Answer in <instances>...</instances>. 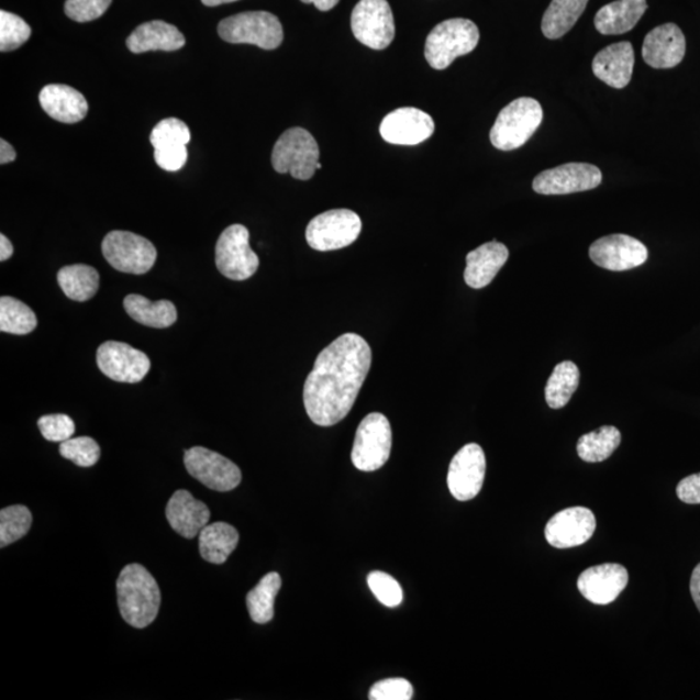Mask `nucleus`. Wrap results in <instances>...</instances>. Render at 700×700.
<instances>
[{
    "instance_id": "obj_1",
    "label": "nucleus",
    "mask_w": 700,
    "mask_h": 700,
    "mask_svg": "<svg viewBox=\"0 0 700 700\" xmlns=\"http://www.w3.org/2000/svg\"><path fill=\"white\" fill-rule=\"evenodd\" d=\"M371 359L370 345L357 334H344L320 353L304 386V405L313 423L330 427L349 414Z\"/></svg>"
},
{
    "instance_id": "obj_2",
    "label": "nucleus",
    "mask_w": 700,
    "mask_h": 700,
    "mask_svg": "<svg viewBox=\"0 0 700 700\" xmlns=\"http://www.w3.org/2000/svg\"><path fill=\"white\" fill-rule=\"evenodd\" d=\"M119 609L129 625L143 630L155 622L162 591L146 568L133 563L122 569L118 580Z\"/></svg>"
},
{
    "instance_id": "obj_3",
    "label": "nucleus",
    "mask_w": 700,
    "mask_h": 700,
    "mask_svg": "<svg viewBox=\"0 0 700 700\" xmlns=\"http://www.w3.org/2000/svg\"><path fill=\"white\" fill-rule=\"evenodd\" d=\"M480 40L479 27L467 19H451L432 29L425 41L424 56L431 67L444 70L457 59L474 52Z\"/></svg>"
},
{
    "instance_id": "obj_4",
    "label": "nucleus",
    "mask_w": 700,
    "mask_h": 700,
    "mask_svg": "<svg viewBox=\"0 0 700 700\" xmlns=\"http://www.w3.org/2000/svg\"><path fill=\"white\" fill-rule=\"evenodd\" d=\"M543 119V107L536 99H515L498 114L490 130V142L501 151L521 148L536 133Z\"/></svg>"
},
{
    "instance_id": "obj_5",
    "label": "nucleus",
    "mask_w": 700,
    "mask_h": 700,
    "mask_svg": "<svg viewBox=\"0 0 700 700\" xmlns=\"http://www.w3.org/2000/svg\"><path fill=\"white\" fill-rule=\"evenodd\" d=\"M271 164L280 175L290 173L295 179L308 180L322 169L319 143L305 129H288L274 146Z\"/></svg>"
},
{
    "instance_id": "obj_6",
    "label": "nucleus",
    "mask_w": 700,
    "mask_h": 700,
    "mask_svg": "<svg viewBox=\"0 0 700 700\" xmlns=\"http://www.w3.org/2000/svg\"><path fill=\"white\" fill-rule=\"evenodd\" d=\"M220 37L229 43H245L263 49H276L284 42L285 33L276 14L265 11L243 12L222 20Z\"/></svg>"
},
{
    "instance_id": "obj_7",
    "label": "nucleus",
    "mask_w": 700,
    "mask_h": 700,
    "mask_svg": "<svg viewBox=\"0 0 700 700\" xmlns=\"http://www.w3.org/2000/svg\"><path fill=\"white\" fill-rule=\"evenodd\" d=\"M392 429L388 418L371 413L359 423L352 462L359 471L373 473L385 466L391 456Z\"/></svg>"
},
{
    "instance_id": "obj_8",
    "label": "nucleus",
    "mask_w": 700,
    "mask_h": 700,
    "mask_svg": "<svg viewBox=\"0 0 700 700\" xmlns=\"http://www.w3.org/2000/svg\"><path fill=\"white\" fill-rule=\"evenodd\" d=\"M363 230L359 215L349 209H332L314 216L307 227V242L315 251L329 252L349 247Z\"/></svg>"
},
{
    "instance_id": "obj_9",
    "label": "nucleus",
    "mask_w": 700,
    "mask_h": 700,
    "mask_svg": "<svg viewBox=\"0 0 700 700\" xmlns=\"http://www.w3.org/2000/svg\"><path fill=\"white\" fill-rule=\"evenodd\" d=\"M102 252L112 268L134 276H142L153 269L157 258L153 243L129 231H112L108 234Z\"/></svg>"
},
{
    "instance_id": "obj_10",
    "label": "nucleus",
    "mask_w": 700,
    "mask_h": 700,
    "mask_svg": "<svg viewBox=\"0 0 700 700\" xmlns=\"http://www.w3.org/2000/svg\"><path fill=\"white\" fill-rule=\"evenodd\" d=\"M215 265L223 277L247 280L255 276L259 259L249 245V231L243 225H231L215 245Z\"/></svg>"
},
{
    "instance_id": "obj_11",
    "label": "nucleus",
    "mask_w": 700,
    "mask_h": 700,
    "mask_svg": "<svg viewBox=\"0 0 700 700\" xmlns=\"http://www.w3.org/2000/svg\"><path fill=\"white\" fill-rule=\"evenodd\" d=\"M351 25L356 40L373 49H386L395 40V19L387 0H359Z\"/></svg>"
},
{
    "instance_id": "obj_12",
    "label": "nucleus",
    "mask_w": 700,
    "mask_h": 700,
    "mask_svg": "<svg viewBox=\"0 0 700 700\" xmlns=\"http://www.w3.org/2000/svg\"><path fill=\"white\" fill-rule=\"evenodd\" d=\"M185 466L193 479L216 492H230L242 481L241 468L234 462L203 446L185 452Z\"/></svg>"
},
{
    "instance_id": "obj_13",
    "label": "nucleus",
    "mask_w": 700,
    "mask_h": 700,
    "mask_svg": "<svg viewBox=\"0 0 700 700\" xmlns=\"http://www.w3.org/2000/svg\"><path fill=\"white\" fill-rule=\"evenodd\" d=\"M487 459L478 444H467L454 456L447 473V487L458 501H470L485 485Z\"/></svg>"
},
{
    "instance_id": "obj_14",
    "label": "nucleus",
    "mask_w": 700,
    "mask_h": 700,
    "mask_svg": "<svg viewBox=\"0 0 700 700\" xmlns=\"http://www.w3.org/2000/svg\"><path fill=\"white\" fill-rule=\"evenodd\" d=\"M602 184V171L596 165L569 163L548 169L533 180L540 195H568L595 190Z\"/></svg>"
},
{
    "instance_id": "obj_15",
    "label": "nucleus",
    "mask_w": 700,
    "mask_h": 700,
    "mask_svg": "<svg viewBox=\"0 0 700 700\" xmlns=\"http://www.w3.org/2000/svg\"><path fill=\"white\" fill-rule=\"evenodd\" d=\"M97 364L105 377L120 382H140L151 369L146 353L120 342L100 345Z\"/></svg>"
},
{
    "instance_id": "obj_16",
    "label": "nucleus",
    "mask_w": 700,
    "mask_h": 700,
    "mask_svg": "<svg viewBox=\"0 0 700 700\" xmlns=\"http://www.w3.org/2000/svg\"><path fill=\"white\" fill-rule=\"evenodd\" d=\"M591 262L611 271H625L647 262L648 251L636 237L615 234L601 237L590 245Z\"/></svg>"
},
{
    "instance_id": "obj_17",
    "label": "nucleus",
    "mask_w": 700,
    "mask_h": 700,
    "mask_svg": "<svg viewBox=\"0 0 700 700\" xmlns=\"http://www.w3.org/2000/svg\"><path fill=\"white\" fill-rule=\"evenodd\" d=\"M597 522L593 511L569 508L559 511L546 524L547 543L557 548H571L588 543L595 535Z\"/></svg>"
},
{
    "instance_id": "obj_18",
    "label": "nucleus",
    "mask_w": 700,
    "mask_h": 700,
    "mask_svg": "<svg viewBox=\"0 0 700 700\" xmlns=\"http://www.w3.org/2000/svg\"><path fill=\"white\" fill-rule=\"evenodd\" d=\"M435 132L431 115L416 108H399L386 115L380 124L381 138L399 146H415Z\"/></svg>"
},
{
    "instance_id": "obj_19",
    "label": "nucleus",
    "mask_w": 700,
    "mask_h": 700,
    "mask_svg": "<svg viewBox=\"0 0 700 700\" xmlns=\"http://www.w3.org/2000/svg\"><path fill=\"white\" fill-rule=\"evenodd\" d=\"M630 581L626 568L618 563H604V565L590 567L584 571L577 588L584 598L595 604H610L622 595Z\"/></svg>"
},
{
    "instance_id": "obj_20",
    "label": "nucleus",
    "mask_w": 700,
    "mask_h": 700,
    "mask_svg": "<svg viewBox=\"0 0 700 700\" xmlns=\"http://www.w3.org/2000/svg\"><path fill=\"white\" fill-rule=\"evenodd\" d=\"M687 54V40L680 27L669 23L656 26L646 35L642 57L649 67L670 69L677 67Z\"/></svg>"
},
{
    "instance_id": "obj_21",
    "label": "nucleus",
    "mask_w": 700,
    "mask_h": 700,
    "mask_svg": "<svg viewBox=\"0 0 700 700\" xmlns=\"http://www.w3.org/2000/svg\"><path fill=\"white\" fill-rule=\"evenodd\" d=\"M166 519L178 535L192 540L208 525L211 510L204 502L198 501L189 490L180 489L166 504Z\"/></svg>"
},
{
    "instance_id": "obj_22",
    "label": "nucleus",
    "mask_w": 700,
    "mask_h": 700,
    "mask_svg": "<svg viewBox=\"0 0 700 700\" xmlns=\"http://www.w3.org/2000/svg\"><path fill=\"white\" fill-rule=\"evenodd\" d=\"M634 67L632 43L619 42L599 52L593 60V74L613 89L630 85Z\"/></svg>"
},
{
    "instance_id": "obj_23",
    "label": "nucleus",
    "mask_w": 700,
    "mask_h": 700,
    "mask_svg": "<svg viewBox=\"0 0 700 700\" xmlns=\"http://www.w3.org/2000/svg\"><path fill=\"white\" fill-rule=\"evenodd\" d=\"M40 104L49 118L64 124H76L89 112L88 100L67 85L45 86L40 92Z\"/></svg>"
},
{
    "instance_id": "obj_24",
    "label": "nucleus",
    "mask_w": 700,
    "mask_h": 700,
    "mask_svg": "<svg viewBox=\"0 0 700 700\" xmlns=\"http://www.w3.org/2000/svg\"><path fill=\"white\" fill-rule=\"evenodd\" d=\"M508 259L507 245L496 241L480 245L466 257V285L475 290L489 286Z\"/></svg>"
},
{
    "instance_id": "obj_25",
    "label": "nucleus",
    "mask_w": 700,
    "mask_h": 700,
    "mask_svg": "<svg viewBox=\"0 0 700 700\" xmlns=\"http://www.w3.org/2000/svg\"><path fill=\"white\" fill-rule=\"evenodd\" d=\"M133 54L177 52L186 45L185 35L175 25L162 20L148 21L135 29L126 41Z\"/></svg>"
},
{
    "instance_id": "obj_26",
    "label": "nucleus",
    "mask_w": 700,
    "mask_h": 700,
    "mask_svg": "<svg viewBox=\"0 0 700 700\" xmlns=\"http://www.w3.org/2000/svg\"><path fill=\"white\" fill-rule=\"evenodd\" d=\"M647 10L646 0H616L598 11L595 25L603 35L631 32Z\"/></svg>"
},
{
    "instance_id": "obj_27",
    "label": "nucleus",
    "mask_w": 700,
    "mask_h": 700,
    "mask_svg": "<svg viewBox=\"0 0 700 700\" xmlns=\"http://www.w3.org/2000/svg\"><path fill=\"white\" fill-rule=\"evenodd\" d=\"M240 544V533L233 525L219 522L205 525L199 533L201 558L213 565H223Z\"/></svg>"
},
{
    "instance_id": "obj_28",
    "label": "nucleus",
    "mask_w": 700,
    "mask_h": 700,
    "mask_svg": "<svg viewBox=\"0 0 700 700\" xmlns=\"http://www.w3.org/2000/svg\"><path fill=\"white\" fill-rule=\"evenodd\" d=\"M126 313L135 322L154 329L173 326L177 321V309L171 301H149L141 295H129L124 300Z\"/></svg>"
},
{
    "instance_id": "obj_29",
    "label": "nucleus",
    "mask_w": 700,
    "mask_h": 700,
    "mask_svg": "<svg viewBox=\"0 0 700 700\" xmlns=\"http://www.w3.org/2000/svg\"><path fill=\"white\" fill-rule=\"evenodd\" d=\"M589 0H553L545 11L541 29L548 40H559L571 31L586 11Z\"/></svg>"
},
{
    "instance_id": "obj_30",
    "label": "nucleus",
    "mask_w": 700,
    "mask_h": 700,
    "mask_svg": "<svg viewBox=\"0 0 700 700\" xmlns=\"http://www.w3.org/2000/svg\"><path fill=\"white\" fill-rule=\"evenodd\" d=\"M57 281L68 299L75 301H88L99 290V273L92 266L78 264L64 266L57 273Z\"/></svg>"
},
{
    "instance_id": "obj_31",
    "label": "nucleus",
    "mask_w": 700,
    "mask_h": 700,
    "mask_svg": "<svg viewBox=\"0 0 700 700\" xmlns=\"http://www.w3.org/2000/svg\"><path fill=\"white\" fill-rule=\"evenodd\" d=\"M580 385V370L571 360H565L557 366L548 378L545 388V399L552 409H562L573 399Z\"/></svg>"
},
{
    "instance_id": "obj_32",
    "label": "nucleus",
    "mask_w": 700,
    "mask_h": 700,
    "mask_svg": "<svg viewBox=\"0 0 700 700\" xmlns=\"http://www.w3.org/2000/svg\"><path fill=\"white\" fill-rule=\"evenodd\" d=\"M620 443H622V433L612 425H604L581 436L577 443V453L582 460L597 464L610 458Z\"/></svg>"
},
{
    "instance_id": "obj_33",
    "label": "nucleus",
    "mask_w": 700,
    "mask_h": 700,
    "mask_svg": "<svg viewBox=\"0 0 700 700\" xmlns=\"http://www.w3.org/2000/svg\"><path fill=\"white\" fill-rule=\"evenodd\" d=\"M281 588L279 574L270 573L263 577L255 589L247 596V608L251 619L257 624L271 622L274 618V603Z\"/></svg>"
},
{
    "instance_id": "obj_34",
    "label": "nucleus",
    "mask_w": 700,
    "mask_h": 700,
    "mask_svg": "<svg viewBox=\"0 0 700 700\" xmlns=\"http://www.w3.org/2000/svg\"><path fill=\"white\" fill-rule=\"evenodd\" d=\"M37 315L18 299H0V331L13 335L31 334L37 327Z\"/></svg>"
},
{
    "instance_id": "obj_35",
    "label": "nucleus",
    "mask_w": 700,
    "mask_h": 700,
    "mask_svg": "<svg viewBox=\"0 0 700 700\" xmlns=\"http://www.w3.org/2000/svg\"><path fill=\"white\" fill-rule=\"evenodd\" d=\"M32 522L31 510L21 504L0 511V546H9L26 536Z\"/></svg>"
},
{
    "instance_id": "obj_36",
    "label": "nucleus",
    "mask_w": 700,
    "mask_h": 700,
    "mask_svg": "<svg viewBox=\"0 0 700 700\" xmlns=\"http://www.w3.org/2000/svg\"><path fill=\"white\" fill-rule=\"evenodd\" d=\"M155 149L185 147L191 141L189 126L175 118L165 119L154 127L149 135Z\"/></svg>"
},
{
    "instance_id": "obj_37",
    "label": "nucleus",
    "mask_w": 700,
    "mask_h": 700,
    "mask_svg": "<svg viewBox=\"0 0 700 700\" xmlns=\"http://www.w3.org/2000/svg\"><path fill=\"white\" fill-rule=\"evenodd\" d=\"M32 29L18 14L0 11V52L10 53L31 38Z\"/></svg>"
},
{
    "instance_id": "obj_38",
    "label": "nucleus",
    "mask_w": 700,
    "mask_h": 700,
    "mask_svg": "<svg viewBox=\"0 0 700 700\" xmlns=\"http://www.w3.org/2000/svg\"><path fill=\"white\" fill-rule=\"evenodd\" d=\"M60 454L65 459L79 467H92L100 459V447L96 440L84 436L69 438L60 444Z\"/></svg>"
},
{
    "instance_id": "obj_39",
    "label": "nucleus",
    "mask_w": 700,
    "mask_h": 700,
    "mask_svg": "<svg viewBox=\"0 0 700 700\" xmlns=\"http://www.w3.org/2000/svg\"><path fill=\"white\" fill-rule=\"evenodd\" d=\"M367 582L378 601L387 608H399L402 602V588L391 575L374 571L367 576Z\"/></svg>"
},
{
    "instance_id": "obj_40",
    "label": "nucleus",
    "mask_w": 700,
    "mask_h": 700,
    "mask_svg": "<svg viewBox=\"0 0 700 700\" xmlns=\"http://www.w3.org/2000/svg\"><path fill=\"white\" fill-rule=\"evenodd\" d=\"M42 436L52 443L67 442L76 431L75 422L65 414H53L42 416L38 421Z\"/></svg>"
},
{
    "instance_id": "obj_41",
    "label": "nucleus",
    "mask_w": 700,
    "mask_h": 700,
    "mask_svg": "<svg viewBox=\"0 0 700 700\" xmlns=\"http://www.w3.org/2000/svg\"><path fill=\"white\" fill-rule=\"evenodd\" d=\"M111 3L112 0H67L65 13L77 23H89L102 18Z\"/></svg>"
},
{
    "instance_id": "obj_42",
    "label": "nucleus",
    "mask_w": 700,
    "mask_h": 700,
    "mask_svg": "<svg viewBox=\"0 0 700 700\" xmlns=\"http://www.w3.org/2000/svg\"><path fill=\"white\" fill-rule=\"evenodd\" d=\"M414 689L405 678H387L374 685L369 698L371 700H410Z\"/></svg>"
},
{
    "instance_id": "obj_43",
    "label": "nucleus",
    "mask_w": 700,
    "mask_h": 700,
    "mask_svg": "<svg viewBox=\"0 0 700 700\" xmlns=\"http://www.w3.org/2000/svg\"><path fill=\"white\" fill-rule=\"evenodd\" d=\"M154 157L156 164L160 166L162 169L166 171H178L186 165L187 158H189V153H187L186 146L155 149Z\"/></svg>"
},
{
    "instance_id": "obj_44",
    "label": "nucleus",
    "mask_w": 700,
    "mask_h": 700,
    "mask_svg": "<svg viewBox=\"0 0 700 700\" xmlns=\"http://www.w3.org/2000/svg\"><path fill=\"white\" fill-rule=\"evenodd\" d=\"M677 497L685 503H700V474L688 476L678 482L676 489Z\"/></svg>"
},
{
    "instance_id": "obj_45",
    "label": "nucleus",
    "mask_w": 700,
    "mask_h": 700,
    "mask_svg": "<svg viewBox=\"0 0 700 700\" xmlns=\"http://www.w3.org/2000/svg\"><path fill=\"white\" fill-rule=\"evenodd\" d=\"M690 593L692 597V601L696 602V605L700 612V563L692 571L691 580H690Z\"/></svg>"
},
{
    "instance_id": "obj_46",
    "label": "nucleus",
    "mask_w": 700,
    "mask_h": 700,
    "mask_svg": "<svg viewBox=\"0 0 700 700\" xmlns=\"http://www.w3.org/2000/svg\"><path fill=\"white\" fill-rule=\"evenodd\" d=\"M18 154L11 144L4 140L0 141V164L5 165L16 160Z\"/></svg>"
},
{
    "instance_id": "obj_47",
    "label": "nucleus",
    "mask_w": 700,
    "mask_h": 700,
    "mask_svg": "<svg viewBox=\"0 0 700 700\" xmlns=\"http://www.w3.org/2000/svg\"><path fill=\"white\" fill-rule=\"evenodd\" d=\"M13 255V245L9 237L0 235V262L4 263Z\"/></svg>"
},
{
    "instance_id": "obj_48",
    "label": "nucleus",
    "mask_w": 700,
    "mask_h": 700,
    "mask_svg": "<svg viewBox=\"0 0 700 700\" xmlns=\"http://www.w3.org/2000/svg\"><path fill=\"white\" fill-rule=\"evenodd\" d=\"M305 4H314L322 12H327L341 2V0H301Z\"/></svg>"
},
{
    "instance_id": "obj_49",
    "label": "nucleus",
    "mask_w": 700,
    "mask_h": 700,
    "mask_svg": "<svg viewBox=\"0 0 700 700\" xmlns=\"http://www.w3.org/2000/svg\"><path fill=\"white\" fill-rule=\"evenodd\" d=\"M207 7H216L221 4H229L233 2H237V0H201Z\"/></svg>"
}]
</instances>
